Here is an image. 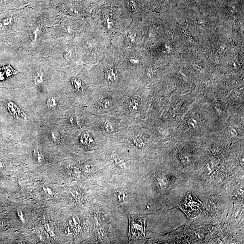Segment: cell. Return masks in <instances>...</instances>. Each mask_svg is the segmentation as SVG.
Segmentation results:
<instances>
[{"instance_id":"obj_3","label":"cell","mask_w":244,"mask_h":244,"mask_svg":"<svg viewBox=\"0 0 244 244\" xmlns=\"http://www.w3.org/2000/svg\"><path fill=\"white\" fill-rule=\"evenodd\" d=\"M7 108L11 115L15 119L20 121H24L26 119V115L14 103L9 102L7 104Z\"/></svg>"},{"instance_id":"obj_8","label":"cell","mask_w":244,"mask_h":244,"mask_svg":"<svg viewBox=\"0 0 244 244\" xmlns=\"http://www.w3.org/2000/svg\"><path fill=\"white\" fill-rule=\"evenodd\" d=\"M33 157H34V160L36 162L41 163L43 162V156L39 153V152H38V150H34Z\"/></svg>"},{"instance_id":"obj_7","label":"cell","mask_w":244,"mask_h":244,"mask_svg":"<svg viewBox=\"0 0 244 244\" xmlns=\"http://www.w3.org/2000/svg\"><path fill=\"white\" fill-rule=\"evenodd\" d=\"M47 106L50 108H54L57 107L58 105V102L55 98L53 97H50L47 99Z\"/></svg>"},{"instance_id":"obj_5","label":"cell","mask_w":244,"mask_h":244,"mask_svg":"<svg viewBox=\"0 0 244 244\" xmlns=\"http://www.w3.org/2000/svg\"><path fill=\"white\" fill-rule=\"evenodd\" d=\"M13 20L12 17H6L0 20V33L6 32L12 25Z\"/></svg>"},{"instance_id":"obj_16","label":"cell","mask_w":244,"mask_h":244,"mask_svg":"<svg viewBox=\"0 0 244 244\" xmlns=\"http://www.w3.org/2000/svg\"><path fill=\"white\" fill-rule=\"evenodd\" d=\"M105 128L108 131H110L112 129V126L111 123L109 122H106L105 124Z\"/></svg>"},{"instance_id":"obj_10","label":"cell","mask_w":244,"mask_h":244,"mask_svg":"<svg viewBox=\"0 0 244 244\" xmlns=\"http://www.w3.org/2000/svg\"><path fill=\"white\" fill-rule=\"evenodd\" d=\"M72 82L73 85L76 89L79 90L81 88L82 83L81 81L79 79L77 78H73L72 80Z\"/></svg>"},{"instance_id":"obj_2","label":"cell","mask_w":244,"mask_h":244,"mask_svg":"<svg viewBox=\"0 0 244 244\" xmlns=\"http://www.w3.org/2000/svg\"><path fill=\"white\" fill-rule=\"evenodd\" d=\"M181 207L188 218H192L200 214L203 204L195 195L189 192L182 201Z\"/></svg>"},{"instance_id":"obj_6","label":"cell","mask_w":244,"mask_h":244,"mask_svg":"<svg viewBox=\"0 0 244 244\" xmlns=\"http://www.w3.org/2000/svg\"><path fill=\"white\" fill-rule=\"evenodd\" d=\"M105 78L109 82H113L115 81L116 77L113 70H108L105 73Z\"/></svg>"},{"instance_id":"obj_14","label":"cell","mask_w":244,"mask_h":244,"mask_svg":"<svg viewBox=\"0 0 244 244\" xmlns=\"http://www.w3.org/2000/svg\"><path fill=\"white\" fill-rule=\"evenodd\" d=\"M101 105L104 108H107L111 106V102L108 100H104L102 101Z\"/></svg>"},{"instance_id":"obj_1","label":"cell","mask_w":244,"mask_h":244,"mask_svg":"<svg viewBox=\"0 0 244 244\" xmlns=\"http://www.w3.org/2000/svg\"><path fill=\"white\" fill-rule=\"evenodd\" d=\"M129 220V229L128 235L129 240L131 241L145 239V215H131Z\"/></svg>"},{"instance_id":"obj_9","label":"cell","mask_w":244,"mask_h":244,"mask_svg":"<svg viewBox=\"0 0 244 244\" xmlns=\"http://www.w3.org/2000/svg\"><path fill=\"white\" fill-rule=\"evenodd\" d=\"M34 81L35 84L39 85L40 83H42L43 81V76L42 74L38 73L35 74L34 76Z\"/></svg>"},{"instance_id":"obj_13","label":"cell","mask_w":244,"mask_h":244,"mask_svg":"<svg viewBox=\"0 0 244 244\" xmlns=\"http://www.w3.org/2000/svg\"><path fill=\"white\" fill-rule=\"evenodd\" d=\"M81 142L83 144H87L89 142L88 135L86 134H83L81 137Z\"/></svg>"},{"instance_id":"obj_15","label":"cell","mask_w":244,"mask_h":244,"mask_svg":"<svg viewBox=\"0 0 244 244\" xmlns=\"http://www.w3.org/2000/svg\"><path fill=\"white\" fill-rule=\"evenodd\" d=\"M127 38L129 39L130 40L133 41L135 37L136 36V34L134 33V32H130L127 35Z\"/></svg>"},{"instance_id":"obj_4","label":"cell","mask_w":244,"mask_h":244,"mask_svg":"<svg viewBox=\"0 0 244 244\" xmlns=\"http://www.w3.org/2000/svg\"><path fill=\"white\" fill-rule=\"evenodd\" d=\"M17 73V71L13 68L10 65L1 67L0 68V81L6 80Z\"/></svg>"},{"instance_id":"obj_11","label":"cell","mask_w":244,"mask_h":244,"mask_svg":"<svg viewBox=\"0 0 244 244\" xmlns=\"http://www.w3.org/2000/svg\"><path fill=\"white\" fill-rule=\"evenodd\" d=\"M138 102L135 100H133L131 101L130 103L129 106V110L131 111H134L137 110L138 107Z\"/></svg>"},{"instance_id":"obj_12","label":"cell","mask_w":244,"mask_h":244,"mask_svg":"<svg viewBox=\"0 0 244 244\" xmlns=\"http://www.w3.org/2000/svg\"><path fill=\"white\" fill-rule=\"evenodd\" d=\"M52 138L55 143H58L60 140V135L59 133L57 131H53L52 133Z\"/></svg>"}]
</instances>
